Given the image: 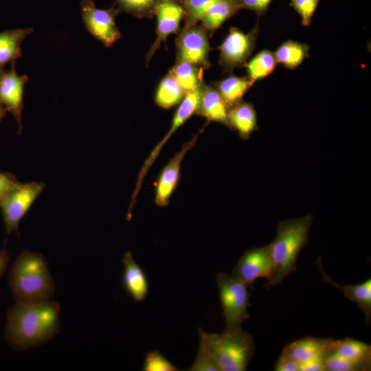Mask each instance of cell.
I'll return each mask as SVG.
<instances>
[{
	"label": "cell",
	"instance_id": "obj_1",
	"mask_svg": "<svg viewBox=\"0 0 371 371\" xmlns=\"http://www.w3.org/2000/svg\"><path fill=\"white\" fill-rule=\"evenodd\" d=\"M60 313L55 302L16 301L6 315L4 335L9 346L22 351L45 344L59 333Z\"/></svg>",
	"mask_w": 371,
	"mask_h": 371
},
{
	"label": "cell",
	"instance_id": "obj_2",
	"mask_svg": "<svg viewBox=\"0 0 371 371\" xmlns=\"http://www.w3.org/2000/svg\"><path fill=\"white\" fill-rule=\"evenodd\" d=\"M8 283L14 300L23 302L49 300L56 288L45 257L27 249L20 253L12 265Z\"/></svg>",
	"mask_w": 371,
	"mask_h": 371
},
{
	"label": "cell",
	"instance_id": "obj_3",
	"mask_svg": "<svg viewBox=\"0 0 371 371\" xmlns=\"http://www.w3.org/2000/svg\"><path fill=\"white\" fill-rule=\"evenodd\" d=\"M313 220V216L309 213L300 218L287 219L278 223L276 238L269 244L273 269L265 287L278 285L296 271L298 255L307 243Z\"/></svg>",
	"mask_w": 371,
	"mask_h": 371
},
{
	"label": "cell",
	"instance_id": "obj_4",
	"mask_svg": "<svg viewBox=\"0 0 371 371\" xmlns=\"http://www.w3.org/2000/svg\"><path fill=\"white\" fill-rule=\"evenodd\" d=\"M200 338L214 357L221 371H244L255 351L254 338L242 329L221 334L206 333L199 328Z\"/></svg>",
	"mask_w": 371,
	"mask_h": 371
},
{
	"label": "cell",
	"instance_id": "obj_5",
	"mask_svg": "<svg viewBox=\"0 0 371 371\" xmlns=\"http://www.w3.org/2000/svg\"><path fill=\"white\" fill-rule=\"evenodd\" d=\"M216 281L225 322L224 332L241 330L243 322L249 318L247 286L232 276L221 272L217 273Z\"/></svg>",
	"mask_w": 371,
	"mask_h": 371
},
{
	"label": "cell",
	"instance_id": "obj_6",
	"mask_svg": "<svg viewBox=\"0 0 371 371\" xmlns=\"http://www.w3.org/2000/svg\"><path fill=\"white\" fill-rule=\"evenodd\" d=\"M45 188V184L42 181L21 183L0 199L7 234L18 232L20 221Z\"/></svg>",
	"mask_w": 371,
	"mask_h": 371
},
{
	"label": "cell",
	"instance_id": "obj_7",
	"mask_svg": "<svg viewBox=\"0 0 371 371\" xmlns=\"http://www.w3.org/2000/svg\"><path fill=\"white\" fill-rule=\"evenodd\" d=\"M175 40V63H190L204 69L210 67L208 34L201 25H186L180 29Z\"/></svg>",
	"mask_w": 371,
	"mask_h": 371
},
{
	"label": "cell",
	"instance_id": "obj_8",
	"mask_svg": "<svg viewBox=\"0 0 371 371\" xmlns=\"http://www.w3.org/2000/svg\"><path fill=\"white\" fill-rule=\"evenodd\" d=\"M258 32V25L246 34L238 27L229 28L218 47V64L225 72L232 73L234 69L245 66L255 47Z\"/></svg>",
	"mask_w": 371,
	"mask_h": 371
},
{
	"label": "cell",
	"instance_id": "obj_9",
	"mask_svg": "<svg viewBox=\"0 0 371 371\" xmlns=\"http://www.w3.org/2000/svg\"><path fill=\"white\" fill-rule=\"evenodd\" d=\"M80 4L85 26L95 38L109 47L121 37L115 23L117 8L99 9L92 0H81Z\"/></svg>",
	"mask_w": 371,
	"mask_h": 371
},
{
	"label": "cell",
	"instance_id": "obj_10",
	"mask_svg": "<svg viewBox=\"0 0 371 371\" xmlns=\"http://www.w3.org/2000/svg\"><path fill=\"white\" fill-rule=\"evenodd\" d=\"M273 260L269 245L247 249L232 271V276L252 287L259 278L267 280L271 274Z\"/></svg>",
	"mask_w": 371,
	"mask_h": 371
},
{
	"label": "cell",
	"instance_id": "obj_11",
	"mask_svg": "<svg viewBox=\"0 0 371 371\" xmlns=\"http://www.w3.org/2000/svg\"><path fill=\"white\" fill-rule=\"evenodd\" d=\"M155 16L157 19L156 38L145 56L146 65L169 35L179 33L181 21L185 18V10L179 3L159 0Z\"/></svg>",
	"mask_w": 371,
	"mask_h": 371
},
{
	"label": "cell",
	"instance_id": "obj_12",
	"mask_svg": "<svg viewBox=\"0 0 371 371\" xmlns=\"http://www.w3.org/2000/svg\"><path fill=\"white\" fill-rule=\"evenodd\" d=\"M27 80V76L17 74L15 61L12 63L10 69L4 72L0 79V102L16 121L19 135L22 131L23 90Z\"/></svg>",
	"mask_w": 371,
	"mask_h": 371
},
{
	"label": "cell",
	"instance_id": "obj_13",
	"mask_svg": "<svg viewBox=\"0 0 371 371\" xmlns=\"http://www.w3.org/2000/svg\"><path fill=\"white\" fill-rule=\"evenodd\" d=\"M199 133L195 135L188 142L184 143L180 151L175 154L161 170L155 190V201L157 205L165 207L168 205L170 198L179 180L180 166L182 160L186 154L194 146Z\"/></svg>",
	"mask_w": 371,
	"mask_h": 371
},
{
	"label": "cell",
	"instance_id": "obj_14",
	"mask_svg": "<svg viewBox=\"0 0 371 371\" xmlns=\"http://www.w3.org/2000/svg\"><path fill=\"white\" fill-rule=\"evenodd\" d=\"M336 340L311 337H304L286 345L282 353L300 364L316 359H326L331 355Z\"/></svg>",
	"mask_w": 371,
	"mask_h": 371
},
{
	"label": "cell",
	"instance_id": "obj_15",
	"mask_svg": "<svg viewBox=\"0 0 371 371\" xmlns=\"http://www.w3.org/2000/svg\"><path fill=\"white\" fill-rule=\"evenodd\" d=\"M122 262L123 286L136 302H143L148 292V278L139 265L135 261L131 251L124 254Z\"/></svg>",
	"mask_w": 371,
	"mask_h": 371
},
{
	"label": "cell",
	"instance_id": "obj_16",
	"mask_svg": "<svg viewBox=\"0 0 371 371\" xmlns=\"http://www.w3.org/2000/svg\"><path fill=\"white\" fill-rule=\"evenodd\" d=\"M229 109V106L213 85H203L194 115L203 117L209 122L213 121L228 126Z\"/></svg>",
	"mask_w": 371,
	"mask_h": 371
},
{
	"label": "cell",
	"instance_id": "obj_17",
	"mask_svg": "<svg viewBox=\"0 0 371 371\" xmlns=\"http://www.w3.org/2000/svg\"><path fill=\"white\" fill-rule=\"evenodd\" d=\"M228 124L232 129L236 131L243 139H247L258 129L257 115L252 103L240 101L229 108Z\"/></svg>",
	"mask_w": 371,
	"mask_h": 371
},
{
	"label": "cell",
	"instance_id": "obj_18",
	"mask_svg": "<svg viewBox=\"0 0 371 371\" xmlns=\"http://www.w3.org/2000/svg\"><path fill=\"white\" fill-rule=\"evenodd\" d=\"M322 274L324 281L331 284L337 289L343 291L345 297L355 302L359 308L364 313L367 324H370L371 319V280L357 285L341 286L335 283L324 271L320 259L317 263Z\"/></svg>",
	"mask_w": 371,
	"mask_h": 371
},
{
	"label": "cell",
	"instance_id": "obj_19",
	"mask_svg": "<svg viewBox=\"0 0 371 371\" xmlns=\"http://www.w3.org/2000/svg\"><path fill=\"white\" fill-rule=\"evenodd\" d=\"M33 30L15 29L0 32V68L8 62H14L22 56L21 45Z\"/></svg>",
	"mask_w": 371,
	"mask_h": 371
},
{
	"label": "cell",
	"instance_id": "obj_20",
	"mask_svg": "<svg viewBox=\"0 0 371 371\" xmlns=\"http://www.w3.org/2000/svg\"><path fill=\"white\" fill-rule=\"evenodd\" d=\"M240 7L230 0H218L214 3L201 19V25L212 36L222 24L235 14Z\"/></svg>",
	"mask_w": 371,
	"mask_h": 371
},
{
	"label": "cell",
	"instance_id": "obj_21",
	"mask_svg": "<svg viewBox=\"0 0 371 371\" xmlns=\"http://www.w3.org/2000/svg\"><path fill=\"white\" fill-rule=\"evenodd\" d=\"M254 84L247 76L239 77L231 75L214 82L213 86L230 108L242 100L243 95Z\"/></svg>",
	"mask_w": 371,
	"mask_h": 371
},
{
	"label": "cell",
	"instance_id": "obj_22",
	"mask_svg": "<svg viewBox=\"0 0 371 371\" xmlns=\"http://www.w3.org/2000/svg\"><path fill=\"white\" fill-rule=\"evenodd\" d=\"M331 355L371 366L370 344L350 338L336 340Z\"/></svg>",
	"mask_w": 371,
	"mask_h": 371
},
{
	"label": "cell",
	"instance_id": "obj_23",
	"mask_svg": "<svg viewBox=\"0 0 371 371\" xmlns=\"http://www.w3.org/2000/svg\"><path fill=\"white\" fill-rule=\"evenodd\" d=\"M203 68L190 63H178L170 69V74L187 93L204 84Z\"/></svg>",
	"mask_w": 371,
	"mask_h": 371
},
{
	"label": "cell",
	"instance_id": "obj_24",
	"mask_svg": "<svg viewBox=\"0 0 371 371\" xmlns=\"http://www.w3.org/2000/svg\"><path fill=\"white\" fill-rule=\"evenodd\" d=\"M186 94L176 79L168 73L157 88L155 102L161 108L167 109L180 103Z\"/></svg>",
	"mask_w": 371,
	"mask_h": 371
},
{
	"label": "cell",
	"instance_id": "obj_25",
	"mask_svg": "<svg viewBox=\"0 0 371 371\" xmlns=\"http://www.w3.org/2000/svg\"><path fill=\"white\" fill-rule=\"evenodd\" d=\"M308 50L309 47L306 44L290 40L280 45L274 54L278 63L293 69L308 57Z\"/></svg>",
	"mask_w": 371,
	"mask_h": 371
},
{
	"label": "cell",
	"instance_id": "obj_26",
	"mask_svg": "<svg viewBox=\"0 0 371 371\" xmlns=\"http://www.w3.org/2000/svg\"><path fill=\"white\" fill-rule=\"evenodd\" d=\"M278 63L274 52L263 49L247 62V76L254 82L272 74Z\"/></svg>",
	"mask_w": 371,
	"mask_h": 371
},
{
	"label": "cell",
	"instance_id": "obj_27",
	"mask_svg": "<svg viewBox=\"0 0 371 371\" xmlns=\"http://www.w3.org/2000/svg\"><path fill=\"white\" fill-rule=\"evenodd\" d=\"M120 12L130 14L139 19H150L155 16L159 0H115Z\"/></svg>",
	"mask_w": 371,
	"mask_h": 371
},
{
	"label": "cell",
	"instance_id": "obj_28",
	"mask_svg": "<svg viewBox=\"0 0 371 371\" xmlns=\"http://www.w3.org/2000/svg\"><path fill=\"white\" fill-rule=\"evenodd\" d=\"M218 0H181L185 10V24H197L207 10Z\"/></svg>",
	"mask_w": 371,
	"mask_h": 371
},
{
	"label": "cell",
	"instance_id": "obj_29",
	"mask_svg": "<svg viewBox=\"0 0 371 371\" xmlns=\"http://www.w3.org/2000/svg\"><path fill=\"white\" fill-rule=\"evenodd\" d=\"M188 370L221 371L220 366L207 349L203 341L201 338L196 359Z\"/></svg>",
	"mask_w": 371,
	"mask_h": 371
},
{
	"label": "cell",
	"instance_id": "obj_30",
	"mask_svg": "<svg viewBox=\"0 0 371 371\" xmlns=\"http://www.w3.org/2000/svg\"><path fill=\"white\" fill-rule=\"evenodd\" d=\"M325 371H365L370 366L330 355L325 361Z\"/></svg>",
	"mask_w": 371,
	"mask_h": 371
},
{
	"label": "cell",
	"instance_id": "obj_31",
	"mask_svg": "<svg viewBox=\"0 0 371 371\" xmlns=\"http://www.w3.org/2000/svg\"><path fill=\"white\" fill-rule=\"evenodd\" d=\"M144 371H177V369L159 351L154 350L146 355Z\"/></svg>",
	"mask_w": 371,
	"mask_h": 371
},
{
	"label": "cell",
	"instance_id": "obj_32",
	"mask_svg": "<svg viewBox=\"0 0 371 371\" xmlns=\"http://www.w3.org/2000/svg\"><path fill=\"white\" fill-rule=\"evenodd\" d=\"M319 1L291 0V5L300 16L303 25H310Z\"/></svg>",
	"mask_w": 371,
	"mask_h": 371
},
{
	"label": "cell",
	"instance_id": "obj_33",
	"mask_svg": "<svg viewBox=\"0 0 371 371\" xmlns=\"http://www.w3.org/2000/svg\"><path fill=\"white\" fill-rule=\"evenodd\" d=\"M272 0H238L240 8H245L255 12L257 14H263L267 11Z\"/></svg>",
	"mask_w": 371,
	"mask_h": 371
},
{
	"label": "cell",
	"instance_id": "obj_34",
	"mask_svg": "<svg viewBox=\"0 0 371 371\" xmlns=\"http://www.w3.org/2000/svg\"><path fill=\"white\" fill-rule=\"evenodd\" d=\"M20 183L14 175L0 171V199Z\"/></svg>",
	"mask_w": 371,
	"mask_h": 371
},
{
	"label": "cell",
	"instance_id": "obj_35",
	"mask_svg": "<svg viewBox=\"0 0 371 371\" xmlns=\"http://www.w3.org/2000/svg\"><path fill=\"white\" fill-rule=\"evenodd\" d=\"M274 370L276 371H300V365L298 362L282 352L276 363Z\"/></svg>",
	"mask_w": 371,
	"mask_h": 371
},
{
	"label": "cell",
	"instance_id": "obj_36",
	"mask_svg": "<svg viewBox=\"0 0 371 371\" xmlns=\"http://www.w3.org/2000/svg\"><path fill=\"white\" fill-rule=\"evenodd\" d=\"M325 361L324 359H316L300 364V371H324Z\"/></svg>",
	"mask_w": 371,
	"mask_h": 371
},
{
	"label": "cell",
	"instance_id": "obj_37",
	"mask_svg": "<svg viewBox=\"0 0 371 371\" xmlns=\"http://www.w3.org/2000/svg\"><path fill=\"white\" fill-rule=\"evenodd\" d=\"M10 256L9 254L4 245L0 250V278L3 276L6 270L8 264L9 262Z\"/></svg>",
	"mask_w": 371,
	"mask_h": 371
},
{
	"label": "cell",
	"instance_id": "obj_38",
	"mask_svg": "<svg viewBox=\"0 0 371 371\" xmlns=\"http://www.w3.org/2000/svg\"><path fill=\"white\" fill-rule=\"evenodd\" d=\"M7 113L6 109L4 107V106L0 102V122L3 120V118L5 117V114Z\"/></svg>",
	"mask_w": 371,
	"mask_h": 371
},
{
	"label": "cell",
	"instance_id": "obj_39",
	"mask_svg": "<svg viewBox=\"0 0 371 371\" xmlns=\"http://www.w3.org/2000/svg\"><path fill=\"white\" fill-rule=\"evenodd\" d=\"M3 73H4V71L2 69L0 68V79H1V78L2 76V75L3 74Z\"/></svg>",
	"mask_w": 371,
	"mask_h": 371
},
{
	"label": "cell",
	"instance_id": "obj_40",
	"mask_svg": "<svg viewBox=\"0 0 371 371\" xmlns=\"http://www.w3.org/2000/svg\"><path fill=\"white\" fill-rule=\"evenodd\" d=\"M166 1H175V2L179 3H181V0H166Z\"/></svg>",
	"mask_w": 371,
	"mask_h": 371
},
{
	"label": "cell",
	"instance_id": "obj_41",
	"mask_svg": "<svg viewBox=\"0 0 371 371\" xmlns=\"http://www.w3.org/2000/svg\"><path fill=\"white\" fill-rule=\"evenodd\" d=\"M230 1H232L235 2L236 3H238V0H230ZM237 4H238V3H237Z\"/></svg>",
	"mask_w": 371,
	"mask_h": 371
}]
</instances>
